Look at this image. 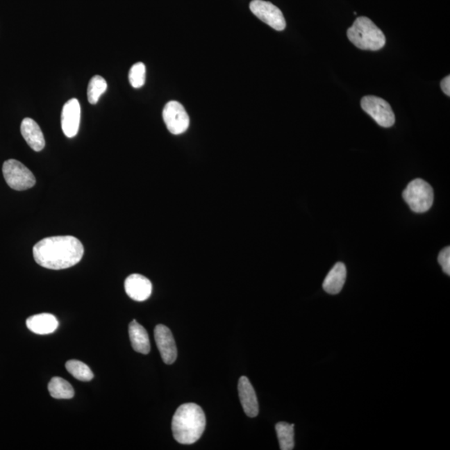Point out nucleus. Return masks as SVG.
<instances>
[{"label":"nucleus","mask_w":450,"mask_h":450,"mask_svg":"<svg viewBox=\"0 0 450 450\" xmlns=\"http://www.w3.org/2000/svg\"><path fill=\"white\" fill-rule=\"evenodd\" d=\"M349 40L357 48L376 51L383 47L386 39L381 29L367 17H358L347 31Z\"/></svg>","instance_id":"7ed1b4c3"},{"label":"nucleus","mask_w":450,"mask_h":450,"mask_svg":"<svg viewBox=\"0 0 450 450\" xmlns=\"http://www.w3.org/2000/svg\"><path fill=\"white\" fill-rule=\"evenodd\" d=\"M438 261L442 267L444 272L450 275V247H445L444 249H442L439 253V257H438Z\"/></svg>","instance_id":"4be33fe9"},{"label":"nucleus","mask_w":450,"mask_h":450,"mask_svg":"<svg viewBox=\"0 0 450 450\" xmlns=\"http://www.w3.org/2000/svg\"><path fill=\"white\" fill-rule=\"evenodd\" d=\"M107 87L106 79L99 76V75H95V76L92 78L87 90L88 100H89V102L92 104L97 103L101 95L106 93Z\"/></svg>","instance_id":"aec40b11"},{"label":"nucleus","mask_w":450,"mask_h":450,"mask_svg":"<svg viewBox=\"0 0 450 450\" xmlns=\"http://www.w3.org/2000/svg\"><path fill=\"white\" fill-rule=\"evenodd\" d=\"M146 68L143 62H136L129 70L128 79L135 89H140L145 83Z\"/></svg>","instance_id":"412c9836"},{"label":"nucleus","mask_w":450,"mask_h":450,"mask_svg":"<svg viewBox=\"0 0 450 450\" xmlns=\"http://www.w3.org/2000/svg\"><path fill=\"white\" fill-rule=\"evenodd\" d=\"M48 390L50 395L57 399H69L74 396L72 385L60 377H53L49 383Z\"/></svg>","instance_id":"f3484780"},{"label":"nucleus","mask_w":450,"mask_h":450,"mask_svg":"<svg viewBox=\"0 0 450 450\" xmlns=\"http://www.w3.org/2000/svg\"><path fill=\"white\" fill-rule=\"evenodd\" d=\"M403 198L412 211L427 212L431 210L433 203V188L422 178L414 179L403 190Z\"/></svg>","instance_id":"20e7f679"},{"label":"nucleus","mask_w":450,"mask_h":450,"mask_svg":"<svg viewBox=\"0 0 450 450\" xmlns=\"http://www.w3.org/2000/svg\"><path fill=\"white\" fill-rule=\"evenodd\" d=\"M441 89L445 94L450 95V76H446L440 83Z\"/></svg>","instance_id":"5701e85b"},{"label":"nucleus","mask_w":450,"mask_h":450,"mask_svg":"<svg viewBox=\"0 0 450 450\" xmlns=\"http://www.w3.org/2000/svg\"><path fill=\"white\" fill-rule=\"evenodd\" d=\"M206 426V415L201 407L194 403L182 404L173 417V435L179 444L195 443L202 436Z\"/></svg>","instance_id":"f03ea898"},{"label":"nucleus","mask_w":450,"mask_h":450,"mask_svg":"<svg viewBox=\"0 0 450 450\" xmlns=\"http://www.w3.org/2000/svg\"><path fill=\"white\" fill-rule=\"evenodd\" d=\"M154 339H156L158 351L160 353L162 361L166 365H172L177 358V347L172 332L165 325L158 324L154 328Z\"/></svg>","instance_id":"1a4fd4ad"},{"label":"nucleus","mask_w":450,"mask_h":450,"mask_svg":"<svg viewBox=\"0 0 450 450\" xmlns=\"http://www.w3.org/2000/svg\"><path fill=\"white\" fill-rule=\"evenodd\" d=\"M65 367L68 372L78 381L89 382L94 378V374L90 367L81 361L69 360L66 362Z\"/></svg>","instance_id":"6ab92c4d"},{"label":"nucleus","mask_w":450,"mask_h":450,"mask_svg":"<svg viewBox=\"0 0 450 450\" xmlns=\"http://www.w3.org/2000/svg\"><path fill=\"white\" fill-rule=\"evenodd\" d=\"M81 108L77 99H71L62 107L61 126L66 137L77 135L81 124Z\"/></svg>","instance_id":"9d476101"},{"label":"nucleus","mask_w":450,"mask_h":450,"mask_svg":"<svg viewBox=\"0 0 450 450\" xmlns=\"http://www.w3.org/2000/svg\"><path fill=\"white\" fill-rule=\"evenodd\" d=\"M3 174L7 185L15 190L31 189L36 183L35 175L31 171L16 160H8L3 162Z\"/></svg>","instance_id":"39448f33"},{"label":"nucleus","mask_w":450,"mask_h":450,"mask_svg":"<svg viewBox=\"0 0 450 450\" xmlns=\"http://www.w3.org/2000/svg\"><path fill=\"white\" fill-rule=\"evenodd\" d=\"M124 289L129 298L142 302L150 297L153 287L149 278L133 274L125 279Z\"/></svg>","instance_id":"9b49d317"},{"label":"nucleus","mask_w":450,"mask_h":450,"mask_svg":"<svg viewBox=\"0 0 450 450\" xmlns=\"http://www.w3.org/2000/svg\"><path fill=\"white\" fill-rule=\"evenodd\" d=\"M240 402L246 415L254 418L258 414V403L256 391L249 378L242 376L238 385Z\"/></svg>","instance_id":"f8f14e48"},{"label":"nucleus","mask_w":450,"mask_h":450,"mask_svg":"<svg viewBox=\"0 0 450 450\" xmlns=\"http://www.w3.org/2000/svg\"><path fill=\"white\" fill-rule=\"evenodd\" d=\"M21 135L27 142L29 147L36 152L41 151L45 147V140L40 125L31 118H25L20 126Z\"/></svg>","instance_id":"ddd939ff"},{"label":"nucleus","mask_w":450,"mask_h":450,"mask_svg":"<svg viewBox=\"0 0 450 450\" xmlns=\"http://www.w3.org/2000/svg\"><path fill=\"white\" fill-rule=\"evenodd\" d=\"M26 325L29 331L37 335H49L58 328V321L56 316L44 312L29 317Z\"/></svg>","instance_id":"4468645a"},{"label":"nucleus","mask_w":450,"mask_h":450,"mask_svg":"<svg viewBox=\"0 0 450 450\" xmlns=\"http://www.w3.org/2000/svg\"><path fill=\"white\" fill-rule=\"evenodd\" d=\"M281 450H292L294 448V424L279 422L275 425Z\"/></svg>","instance_id":"a211bd4d"},{"label":"nucleus","mask_w":450,"mask_h":450,"mask_svg":"<svg viewBox=\"0 0 450 450\" xmlns=\"http://www.w3.org/2000/svg\"><path fill=\"white\" fill-rule=\"evenodd\" d=\"M361 107L381 127L390 128L395 123L394 111L385 99L377 96H365L361 100Z\"/></svg>","instance_id":"423d86ee"},{"label":"nucleus","mask_w":450,"mask_h":450,"mask_svg":"<svg viewBox=\"0 0 450 450\" xmlns=\"http://www.w3.org/2000/svg\"><path fill=\"white\" fill-rule=\"evenodd\" d=\"M128 335L132 347L136 352L143 354L149 353L150 342L148 333L136 320H133L129 324Z\"/></svg>","instance_id":"dca6fc26"},{"label":"nucleus","mask_w":450,"mask_h":450,"mask_svg":"<svg viewBox=\"0 0 450 450\" xmlns=\"http://www.w3.org/2000/svg\"><path fill=\"white\" fill-rule=\"evenodd\" d=\"M167 128L173 135H178L185 133L190 126V117L181 103L170 101L166 103L162 110Z\"/></svg>","instance_id":"6e6552de"},{"label":"nucleus","mask_w":450,"mask_h":450,"mask_svg":"<svg viewBox=\"0 0 450 450\" xmlns=\"http://www.w3.org/2000/svg\"><path fill=\"white\" fill-rule=\"evenodd\" d=\"M346 276H347V270L344 262H337L324 278L323 289L329 294L340 293L344 285Z\"/></svg>","instance_id":"2eb2a0df"},{"label":"nucleus","mask_w":450,"mask_h":450,"mask_svg":"<svg viewBox=\"0 0 450 450\" xmlns=\"http://www.w3.org/2000/svg\"><path fill=\"white\" fill-rule=\"evenodd\" d=\"M250 10L262 22L269 25L275 31H282L286 27V21L279 8L270 2L264 0H253L250 3Z\"/></svg>","instance_id":"0eeeda50"},{"label":"nucleus","mask_w":450,"mask_h":450,"mask_svg":"<svg viewBox=\"0 0 450 450\" xmlns=\"http://www.w3.org/2000/svg\"><path fill=\"white\" fill-rule=\"evenodd\" d=\"M83 246L73 236L45 238L33 246V258L38 265L45 269H69L82 260Z\"/></svg>","instance_id":"f257e3e1"}]
</instances>
